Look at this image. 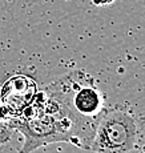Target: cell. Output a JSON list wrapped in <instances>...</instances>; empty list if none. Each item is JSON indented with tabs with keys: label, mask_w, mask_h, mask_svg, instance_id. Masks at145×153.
I'll list each match as a JSON object with an SVG mask.
<instances>
[{
	"label": "cell",
	"mask_w": 145,
	"mask_h": 153,
	"mask_svg": "<svg viewBox=\"0 0 145 153\" xmlns=\"http://www.w3.org/2000/svg\"><path fill=\"white\" fill-rule=\"evenodd\" d=\"M143 126L128 107L103 108L94 123L89 151L94 153H128L137 148Z\"/></svg>",
	"instance_id": "6da1fadb"
},
{
	"label": "cell",
	"mask_w": 145,
	"mask_h": 153,
	"mask_svg": "<svg viewBox=\"0 0 145 153\" xmlns=\"http://www.w3.org/2000/svg\"><path fill=\"white\" fill-rule=\"evenodd\" d=\"M65 77L73 111L80 116L96 119L104 108V99L94 85V80L83 71H72Z\"/></svg>",
	"instance_id": "7a4b0ae2"
},
{
	"label": "cell",
	"mask_w": 145,
	"mask_h": 153,
	"mask_svg": "<svg viewBox=\"0 0 145 153\" xmlns=\"http://www.w3.org/2000/svg\"><path fill=\"white\" fill-rule=\"evenodd\" d=\"M36 92V83L25 75H16L5 81L0 91V121L19 117Z\"/></svg>",
	"instance_id": "3957f363"
},
{
	"label": "cell",
	"mask_w": 145,
	"mask_h": 153,
	"mask_svg": "<svg viewBox=\"0 0 145 153\" xmlns=\"http://www.w3.org/2000/svg\"><path fill=\"white\" fill-rule=\"evenodd\" d=\"M11 134H12L11 129L8 128V126H4V128L0 131V145H4V144H7L8 141L11 140Z\"/></svg>",
	"instance_id": "277c9868"
},
{
	"label": "cell",
	"mask_w": 145,
	"mask_h": 153,
	"mask_svg": "<svg viewBox=\"0 0 145 153\" xmlns=\"http://www.w3.org/2000/svg\"><path fill=\"white\" fill-rule=\"evenodd\" d=\"M115 0H91V3H92L93 5H96V7H104V5H109L112 4Z\"/></svg>",
	"instance_id": "5b68a950"
},
{
	"label": "cell",
	"mask_w": 145,
	"mask_h": 153,
	"mask_svg": "<svg viewBox=\"0 0 145 153\" xmlns=\"http://www.w3.org/2000/svg\"><path fill=\"white\" fill-rule=\"evenodd\" d=\"M4 126H5V124H4V123H3V121H0V131H1V129L4 128Z\"/></svg>",
	"instance_id": "8992f818"
}]
</instances>
